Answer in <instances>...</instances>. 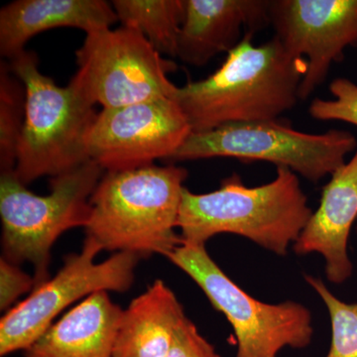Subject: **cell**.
<instances>
[{"instance_id":"obj_1","label":"cell","mask_w":357,"mask_h":357,"mask_svg":"<svg viewBox=\"0 0 357 357\" xmlns=\"http://www.w3.org/2000/svg\"><path fill=\"white\" fill-rule=\"evenodd\" d=\"M244 37L215 73L178 88L174 100L192 132L237 122L278 121L300 102L305 59L293 57L276 37L256 46Z\"/></svg>"},{"instance_id":"obj_2","label":"cell","mask_w":357,"mask_h":357,"mask_svg":"<svg viewBox=\"0 0 357 357\" xmlns=\"http://www.w3.org/2000/svg\"><path fill=\"white\" fill-rule=\"evenodd\" d=\"M312 213L297 174L278 167L271 182L256 187L236 173L213 192L195 194L185 187L178 229L183 243L206 245L213 236L230 234L285 256Z\"/></svg>"},{"instance_id":"obj_3","label":"cell","mask_w":357,"mask_h":357,"mask_svg":"<svg viewBox=\"0 0 357 357\" xmlns=\"http://www.w3.org/2000/svg\"><path fill=\"white\" fill-rule=\"evenodd\" d=\"M187 178L174 164L105 173L89 201L86 238L102 251L168 257L183 243L176 229Z\"/></svg>"},{"instance_id":"obj_4","label":"cell","mask_w":357,"mask_h":357,"mask_svg":"<svg viewBox=\"0 0 357 357\" xmlns=\"http://www.w3.org/2000/svg\"><path fill=\"white\" fill-rule=\"evenodd\" d=\"M9 69L25 88V115L14 174L27 185L89 161L86 140L96 119L95 105L70 86L61 88L39 70L34 52L9 59Z\"/></svg>"},{"instance_id":"obj_5","label":"cell","mask_w":357,"mask_h":357,"mask_svg":"<svg viewBox=\"0 0 357 357\" xmlns=\"http://www.w3.org/2000/svg\"><path fill=\"white\" fill-rule=\"evenodd\" d=\"M103 169L93 160L52 178L51 191L34 194L14 171L0 177L2 258L13 264L30 263L37 286L50 278L51 251L68 230L88 225L91 196Z\"/></svg>"},{"instance_id":"obj_6","label":"cell","mask_w":357,"mask_h":357,"mask_svg":"<svg viewBox=\"0 0 357 357\" xmlns=\"http://www.w3.org/2000/svg\"><path fill=\"white\" fill-rule=\"evenodd\" d=\"M356 149V136L347 130L307 133L278 121L237 122L192 132L167 162L217 157L267 162L318 183L332 176L344 165L345 157Z\"/></svg>"},{"instance_id":"obj_7","label":"cell","mask_w":357,"mask_h":357,"mask_svg":"<svg viewBox=\"0 0 357 357\" xmlns=\"http://www.w3.org/2000/svg\"><path fill=\"white\" fill-rule=\"evenodd\" d=\"M202 289L234 328L236 357H279L286 347L307 349L314 328L311 311L296 301L269 304L255 299L227 276L206 245L182 243L168 256Z\"/></svg>"},{"instance_id":"obj_8","label":"cell","mask_w":357,"mask_h":357,"mask_svg":"<svg viewBox=\"0 0 357 357\" xmlns=\"http://www.w3.org/2000/svg\"><path fill=\"white\" fill-rule=\"evenodd\" d=\"M77 70L69 86L93 105L119 109L173 98L178 86L168 79L177 70L137 30L121 26L86 34L76 51Z\"/></svg>"},{"instance_id":"obj_9","label":"cell","mask_w":357,"mask_h":357,"mask_svg":"<svg viewBox=\"0 0 357 357\" xmlns=\"http://www.w3.org/2000/svg\"><path fill=\"white\" fill-rule=\"evenodd\" d=\"M102 251L95 241L84 238L82 250L66 256L57 274L4 314L0 321V356L27 351L59 314L77 301L98 292H128L142 258L119 252L96 263Z\"/></svg>"},{"instance_id":"obj_10","label":"cell","mask_w":357,"mask_h":357,"mask_svg":"<svg viewBox=\"0 0 357 357\" xmlns=\"http://www.w3.org/2000/svg\"><path fill=\"white\" fill-rule=\"evenodd\" d=\"M192 133L189 121L173 98L102 109L86 140L89 160L105 172L168 161Z\"/></svg>"},{"instance_id":"obj_11","label":"cell","mask_w":357,"mask_h":357,"mask_svg":"<svg viewBox=\"0 0 357 357\" xmlns=\"http://www.w3.org/2000/svg\"><path fill=\"white\" fill-rule=\"evenodd\" d=\"M270 17L286 51L307 58L300 100L325 83L345 49L357 46V0H271Z\"/></svg>"},{"instance_id":"obj_12","label":"cell","mask_w":357,"mask_h":357,"mask_svg":"<svg viewBox=\"0 0 357 357\" xmlns=\"http://www.w3.org/2000/svg\"><path fill=\"white\" fill-rule=\"evenodd\" d=\"M177 58L202 67L271 25V0H185Z\"/></svg>"},{"instance_id":"obj_13","label":"cell","mask_w":357,"mask_h":357,"mask_svg":"<svg viewBox=\"0 0 357 357\" xmlns=\"http://www.w3.org/2000/svg\"><path fill=\"white\" fill-rule=\"evenodd\" d=\"M356 218L357 149L324 187L318 208L294 243V251L298 255L319 253L326 260V279L335 285L344 284L354 272L349 241Z\"/></svg>"},{"instance_id":"obj_14","label":"cell","mask_w":357,"mask_h":357,"mask_svg":"<svg viewBox=\"0 0 357 357\" xmlns=\"http://www.w3.org/2000/svg\"><path fill=\"white\" fill-rule=\"evenodd\" d=\"M117 20L112 4L103 0H16L0 10V54L9 60L47 30L73 27L89 34Z\"/></svg>"},{"instance_id":"obj_15","label":"cell","mask_w":357,"mask_h":357,"mask_svg":"<svg viewBox=\"0 0 357 357\" xmlns=\"http://www.w3.org/2000/svg\"><path fill=\"white\" fill-rule=\"evenodd\" d=\"M122 312L109 292L89 295L54 323L24 357H114Z\"/></svg>"},{"instance_id":"obj_16","label":"cell","mask_w":357,"mask_h":357,"mask_svg":"<svg viewBox=\"0 0 357 357\" xmlns=\"http://www.w3.org/2000/svg\"><path fill=\"white\" fill-rule=\"evenodd\" d=\"M185 318L175 293L165 282L155 280L123 309L114 357H167Z\"/></svg>"},{"instance_id":"obj_17","label":"cell","mask_w":357,"mask_h":357,"mask_svg":"<svg viewBox=\"0 0 357 357\" xmlns=\"http://www.w3.org/2000/svg\"><path fill=\"white\" fill-rule=\"evenodd\" d=\"M112 7L122 26L139 31L162 56L177 58L185 0H115Z\"/></svg>"},{"instance_id":"obj_18","label":"cell","mask_w":357,"mask_h":357,"mask_svg":"<svg viewBox=\"0 0 357 357\" xmlns=\"http://www.w3.org/2000/svg\"><path fill=\"white\" fill-rule=\"evenodd\" d=\"M25 115V88L10 69L0 68V169L14 171Z\"/></svg>"},{"instance_id":"obj_19","label":"cell","mask_w":357,"mask_h":357,"mask_svg":"<svg viewBox=\"0 0 357 357\" xmlns=\"http://www.w3.org/2000/svg\"><path fill=\"white\" fill-rule=\"evenodd\" d=\"M304 277L325 303L330 316L332 340L326 357H357V303L349 304L338 299L317 277Z\"/></svg>"},{"instance_id":"obj_20","label":"cell","mask_w":357,"mask_h":357,"mask_svg":"<svg viewBox=\"0 0 357 357\" xmlns=\"http://www.w3.org/2000/svg\"><path fill=\"white\" fill-rule=\"evenodd\" d=\"M328 89L332 100L314 98L310 103V115L316 121H342L357 126V84L347 77H337Z\"/></svg>"},{"instance_id":"obj_21","label":"cell","mask_w":357,"mask_h":357,"mask_svg":"<svg viewBox=\"0 0 357 357\" xmlns=\"http://www.w3.org/2000/svg\"><path fill=\"white\" fill-rule=\"evenodd\" d=\"M36 287L34 277L25 273L20 265L13 264L1 257L0 259V310L13 309L21 296L31 293Z\"/></svg>"},{"instance_id":"obj_22","label":"cell","mask_w":357,"mask_h":357,"mask_svg":"<svg viewBox=\"0 0 357 357\" xmlns=\"http://www.w3.org/2000/svg\"><path fill=\"white\" fill-rule=\"evenodd\" d=\"M167 357H222L189 318L178 326Z\"/></svg>"},{"instance_id":"obj_23","label":"cell","mask_w":357,"mask_h":357,"mask_svg":"<svg viewBox=\"0 0 357 357\" xmlns=\"http://www.w3.org/2000/svg\"><path fill=\"white\" fill-rule=\"evenodd\" d=\"M356 231H357V227H356Z\"/></svg>"}]
</instances>
